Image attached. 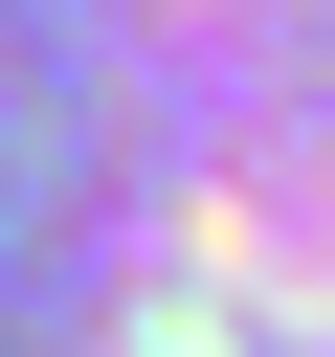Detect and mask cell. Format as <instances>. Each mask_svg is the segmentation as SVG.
Returning a JSON list of instances; mask_svg holds the SVG:
<instances>
[{"label":"cell","instance_id":"obj_1","mask_svg":"<svg viewBox=\"0 0 335 357\" xmlns=\"http://www.w3.org/2000/svg\"><path fill=\"white\" fill-rule=\"evenodd\" d=\"M134 45L89 357H335V0H134Z\"/></svg>","mask_w":335,"mask_h":357}]
</instances>
